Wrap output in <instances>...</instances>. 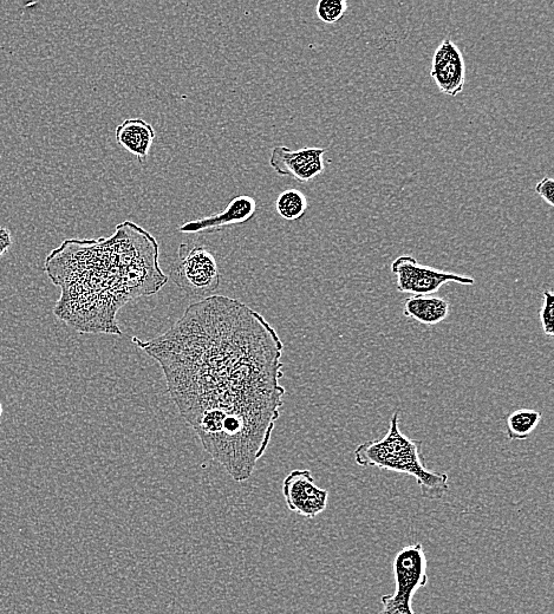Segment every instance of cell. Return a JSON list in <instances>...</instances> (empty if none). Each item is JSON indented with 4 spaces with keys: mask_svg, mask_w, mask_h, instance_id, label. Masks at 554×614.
<instances>
[{
    "mask_svg": "<svg viewBox=\"0 0 554 614\" xmlns=\"http://www.w3.org/2000/svg\"><path fill=\"white\" fill-rule=\"evenodd\" d=\"M132 341L159 363L168 394L207 454L234 481L249 480L286 394L275 328L239 300L213 295L189 305L162 335Z\"/></svg>",
    "mask_w": 554,
    "mask_h": 614,
    "instance_id": "obj_1",
    "label": "cell"
},
{
    "mask_svg": "<svg viewBox=\"0 0 554 614\" xmlns=\"http://www.w3.org/2000/svg\"><path fill=\"white\" fill-rule=\"evenodd\" d=\"M45 272L61 289L54 313L80 333L122 336L117 313L132 300L164 289L159 244L132 221L109 238L69 239L45 259Z\"/></svg>",
    "mask_w": 554,
    "mask_h": 614,
    "instance_id": "obj_2",
    "label": "cell"
},
{
    "mask_svg": "<svg viewBox=\"0 0 554 614\" xmlns=\"http://www.w3.org/2000/svg\"><path fill=\"white\" fill-rule=\"evenodd\" d=\"M355 462L363 468L412 476L428 500H441L449 492V476L427 468L422 441L402 433L399 411L391 416L388 433L381 440L364 442L355 449Z\"/></svg>",
    "mask_w": 554,
    "mask_h": 614,
    "instance_id": "obj_3",
    "label": "cell"
},
{
    "mask_svg": "<svg viewBox=\"0 0 554 614\" xmlns=\"http://www.w3.org/2000/svg\"><path fill=\"white\" fill-rule=\"evenodd\" d=\"M427 558L421 544L402 548L393 563L396 589L381 598L377 614H416L412 609L414 594L428 583Z\"/></svg>",
    "mask_w": 554,
    "mask_h": 614,
    "instance_id": "obj_4",
    "label": "cell"
},
{
    "mask_svg": "<svg viewBox=\"0 0 554 614\" xmlns=\"http://www.w3.org/2000/svg\"><path fill=\"white\" fill-rule=\"evenodd\" d=\"M171 274L179 289L201 300L213 296L220 286L217 260L201 245L181 244Z\"/></svg>",
    "mask_w": 554,
    "mask_h": 614,
    "instance_id": "obj_5",
    "label": "cell"
},
{
    "mask_svg": "<svg viewBox=\"0 0 554 614\" xmlns=\"http://www.w3.org/2000/svg\"><path fill=\"white\" fill-rule=\"evenodd\" d=\"M390 270L396 277V289L412 296H432L449 283L466 286L475 284V280L471 277L421 265L414 257L407 254L395 259Z\"/></svg>",
    "mask_w": 554,
    "mask_h": 614,
    "instance_id": "obj_6",
    "label": "cell"
},
{
    "mask_svg": "<svg viewBox=\"0 0 554 614\" xmlns=\"http://www.w3.org/2000/svg\"><path fill=\"white\" fill-rule=\"evenodd\" d=\"M283 495L290 511L308 520L317 518L328 506L329 492L316 485L314 476L308 469L292 470L286 476Z\"/></svg>",
    "mask_w": 554,
    "mask_h": 614,
    "instance_id": "obj_7",
    "label": "cell"
},
{
    "mask_svg": "<svg viewBox=\"0 0 554 614\" xmlns=\"http://www.w3.org/2000/svg\"><path fill=\"white\" fill-rule=\"evenodd\" d=\"M327 152V148L291 150L285 146H277L272 150L270 166L280 176H290L301 184H306L325 171L324 155Z\"/></svg>",
    "mask_w": 554,
    "mask_h": 614,
    "instance_id": "obj_8",
    "label": "cell"
},
{
    "mask_svg": "<svg viewBox=\"0 0 554 614\" xmlns=\"http://www.w3.org/2000/svg\"><path fill=\"white\" fill-rule=\"evenodd\" d=\"M430 76L442 94L456 97L466 86V63L458 45L446 38L436 49Z\"/></svg>",
    "mask_w": 554,
    "mask_h": 614,
    "instance_id": "obj_9",
    "label": "cell"
},
{
    "mask_svg": "<svg viewBox=\"0 0 554 614\" xmlns=\"http://www.w3.org/2000/svg\"><path fill=\"white\" fill-rule=\"evenodd\" d=\"M257 209L256 199L249 195H238L230 201L223 212L212 215V217L187 221L186 224L179 227V232L198 234L224 231L226 228L243 225L252 220Z\"/></svg>",
    "mask_w": 554,
    "mask_h": 614,
    "instance_id": "obj_10",
    "label": "cell"
},
{
    "mask_svg": "<svg viewBox=\"0 0 554 614\" xmlns=\"http://www.w3.org/2000/svg\"><path fill=\"white\" fill-rule=\"evenodd\" d=\"M115 137L123 149L134 155L140 163H145L155 140V130L146 121L130 119L116 128Z\"/></svg>",
    "mask_w": 554,
    "mask_h": 614,
    "instance_id": "obj_11",
    "label": "cell"
},
{
    "mask_svg": "<svg viewBox=\"0 0 554 614\" xmlns=\"http://www.w3.org/2000/svg\"><path fill=\"white\" fill-rule=\"evenodd\" d=\"M451 305L446 299L434 296H412L404 300V316L423 325H438L447 319Z\"/></svg>",
    "mask_w": 554,
    "mask_h": 614,
    "instance_id": "obj_12",
    "label": "cell"
},
{
    "mask_svg": "<svg viewBox=\"0 0 554 614\" xmlns=\"http://www.w3.org/2000/svg\"><path fill=\"white\" fill-rule=\"evenodd\" d=\"M542 421V414L533 409H518L506 417V435L510 441L530 439Z\"/></svg>",
    "mask_w": 554,
    "mask_h": 614,
    "instance_id": "obj_13",
    "label": "cell"
},
{
    "mask_svg": "<svg viewBox=\"0 0 554 614\" xmlns=\"http://www.w3.org/2000/svg\"><path fill=\"white\" fill-rule=\"evenodd\" d=\"M308 199L297 189H286L276 200V211L280 218L288 221L302 219L308 211Z\"/></svg>",
    "mask_w": 554,
    "mask_h": 614,
    "instance_id": "obj_14",
    "label": "cell"
},
{
    "mask_svg": "<svg viewBox=\"0 0 554 614\" xmlns=\"http://www.w3.org/2000/svg\"><path fill=\"white\" fill-rule=\"evenodd\" d=\"M348 11V3L345 0H321L316 6L319 19L325 24L340 22Z\"/></svg>",
    "mask_w": 554,
    "mask_h": 614,
    "instance_id": "obj_15",
    "label": "cell"
},
{
    "mask_svg": "<svg viewBox=\"0 0 554 614\" xmlns=\"http://www.w3.org/2000/svg\"><path fill=\"white\" fill-rule=\"evenodd\" d=\"M540 323L546 336L554 335V293L552 290L543 292L542 307L539 311Z\"/></svg>",
    "mask_w": 554,
    "mask_h": 614,
    "instance_id": "obj_16",
    "label": "cell"
},
{
    "mask_svg": "<svg viewBox=\"0 0 554 614\" xmlns=\"http://www.w3.org/2000/svg\"><path fill=\"white\" fill-rule=\"evenodd\" d=\"M536 192L547 205L554 207V180L552 178H544L538 182Z\"/></svg>",
    "mask_w": 554,
    "mask_h": 614,
    "instance_id": "obj_17",
    "label": "cell"
},
{
    "mask_svg": "<svg viewBox=\"0 0 554 614\" xmlns=\"http://www.w3.org/2000/svg\"><path fill=\"white\" fill-rule=\"evenodd\" d=\"M12 243V235L8 228L0 227V258L10 250Z\"/></svg>",
    "mask_w": 554,
    "mask_h": 614,
    "instance_id": "obj_18",
    "label": "cell"
},
{
    "mask_svg": "<svg viewBox=\"0 0 554 614\" xmlns=\"http://www.w3.org/2000/svg\"><path fill=\"white\" fill-rule=\"evenodd\" d=\"M2 416H3V404L2 402H0V421H2Z\"/></svg>",
    "mask_w": 554,
    "mask_h": 614,
    "instance_id": "obj_19",
    "label": "cell"
}]
</instances>
